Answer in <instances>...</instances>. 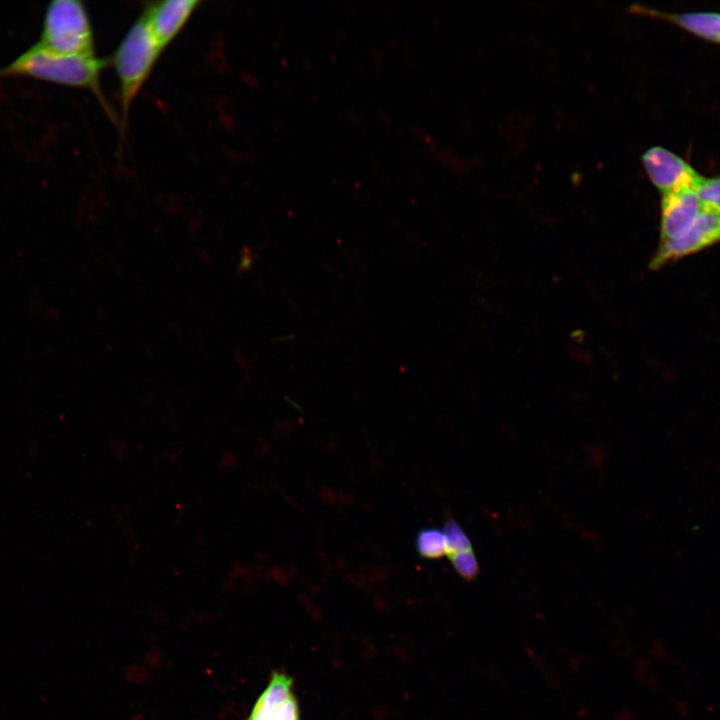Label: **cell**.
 Wrapping results in <instances>:
<instances>
[{"mask_svg": "<svg viewBox=\"0 0 720 720\" xmlns=\"http://www.w3.org/2000/svg\"><path fill=\"white\" fill-rule=\"evenodd\" d=\"M106 59L89 56L61 55L33 44L8 64L0 67V79L26 77L57 85L84 89L98 99L113 117L102 92L100 74Z\"/></svg>", "mask_w": 720, "mask_h": 720, "instance_id": "cell-1", "label": "cell"}, {"mask_svg": "<svg viewBox=\"0 0 720 720\" xmlns=\"http://www.w3.org/2000/svg\"><path fill=\"white\" fill-rule=\"evenodd\" d=\"M162 52L163 49L141 15L128 29L112 56V65L119 81L121 130L125 129L130 107Z\"/></svg>", "mask_w": 720, "mask_h": 720, "instance_id": "cell-2", "label": "cell"}, {"mask_svg": "<svg viewBox=\"0 0 720 720\" xmlns=\"http://www.w3.org/2000/svg\"><path fill=\"white\" fill-rule=\"evenodd\" d=\"M35 44L61 55H96L93 29L84 3L77 0L51 1L45 9Z\"/></svg>", "mask_w": 720, "mask_h": 720, "instance_id": "cell-3", "label": "cell"}, {"mask_svg": "<svg viewBox=\"0 0 720 720\" xmlns=\"http://www.w3.org/2000/svg\"><path fill=\"white\" fill-rule=\"evenodd\" d=\"M641 161L648 178L661 195L681 189H694L702 178L686 160L661 146L648 149Z\"/></svg>", "mask_w": 720, "mask_h": 720, "instance_id": "cell-4", "label": "cell"}, {"mask_svg": "<svg viewBox=\"0 0 720 720\" xmlns=\"http://www.w3.org/2000/svg\"><path fill=\"white\" fill-rule=\"evenodd\" d=\"M720 242V214L704 209L678 237L661 241L650 265L654 269Z\"/></svg>", "mask_w": 720, "mask_h": 720, "instance_id": "cell-5", "label": "cell"}, {"mask_svg": "<svg viewBox=\"0 0 720 720\" xmlns=\"http://www.w3.org/2000/svg\"><path fill=\"white\" fill-rule=\"evenodd\" d=\"M293 687L294 681L290 675L273 671L246 720H300L299 705Z\"/></svg>", "mask_w": 720, "mask_h": 720, "instance_id": "cell-6", "label": "cell"}, {"mask_svg": "<svg viewBox=\"0 0 720 720\" xmlns=\"http://www.w3.org/2000/svg\"><path fill=\"white\" fill-rule=\"evenodd\" d=\"M200 3L198 0H165L145 8L142 16L163 50L183 30Z\"/></svg>", "mask_w": 720, "mask_h": 720, "instance_id": "cell-7", "label": "cell"}, {"mask_svg": "<svg viewBox=\"0 0 720 720\" xmlns=\"http://www.w3.org/2000/svg\"><path fill=\"white\" fill-rule=\"evenodd\" d=\"M704 210L694 189H681L662 195L661 241L681 235Z\"/></svg>", "mask_w": 720, "mask_h": 720, "instance_id": "cell-8", "label": "cell"}, {"mask_svg": "<svg viewBox=\"0 0 720 720\" xmlns=\"http://www.w3.org/2000/svg\"><path fill=\"white\" fill-rule=\"evenodd\" d=\"M630 11L672 23L698 38L720 44V12H666L639 4L632 5Z\"/></svg>", "mask_w": 720, "mask_h": 720, "instance_id": "cell-9", "label": "cell"}, {"mask_svg": "<svg viewBox=\"0 0 720 720\" xmlns=\"http://www.w3.org/2000/svg\"><path fill=\"white\" fill-rule=\"evenodd\" d=\"M416 550L426 559H437L447 553L443 531L438 528L422 529L416 536Z\"/></svg>", "mask_w": 720, "mask_h": 720, "instance_id": "cell-10", "label": "cell"}, {"mask_svg": "<svg viewBox=\"0 0 720 720\" xmlns=\"http://www.w3.org/2000/svg\"><path fill=\"white\" fill-rule=\"evenodd\" d=\"M694 191L704 209L720 214V175L714 177L702 176Z\"/></svg>", "mask_w": 720, "mask_h": 720, "instance_id": "cell-11", "label": "cell"}, {"mask_svg": "<svg viewBox=\"0 0 720 720\" xmlns=\"http://www.w3.org/2000/svg\"><path fill=\"white\" fill-rule=\"evenodd\" d=\"M443 534L446 542L447 554H453L471 549V543L461 528V526L453 519L445 522Z\"/></svg>", "mask_w": 720, "mask_h": 720, "instance_id": "cell-12", "label": "cell"}, {"mask_svg": "<svg viewBox=\"0 0 720 720\" xmlns=\"http://www.w3.org/2000/svg\"><path fill=\"white\" fill-rule=\"evenodd\" d=\"M456 573L466 581H472L479 573V564L474 552L469 549L449 555Z\"/></svg>", "mask_w": 720, "mask_h": 720, "instance_id": "cell-13", "label": "cell"}]
</instances>
